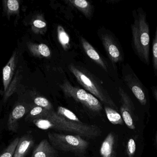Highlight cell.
Masks as SVG:
<instances>
[{
  "instance_id": "obj_1",
  "label": "cell",
  "mask_w": 157,
  "mask_h": 157,
  "mask_svg": "<svg viewBox=\"0 0 157 157\" xmlns=\"http://www.w3.org/2000/svg\"><path fill=\"white\" fill-rule=\"evenodd\" d=\"M32 122L41 130L68 132L89 139L97 138L101 134L100 129L96 125L71 121L60 116L53 109H42L38 119L33 120Z\"/></svg>"
},
{
  "instance_id": "obj_2",
  "label": "cell",
  "mask_w": 157,
  "mask_h": 157,
  "mask_svg": "<svg viewBox=\"0 0 157 157\" xmlns=\"http://www.w3.org/2000/svg\"><path fill=\"white\" fill-rule=\"evenodd\" d=\"M133 24L132 25V46L138 59L146 65L150 64V27L147 14L139 7L133 11Z\"/></svg>"
},
{
  "instance_id": "obj_3",
  "label": "cell",
  "mask_w": 157,
  "mask_h": 157,
  "mask_svg": "<svg viewBox=\"0 0 157 157\" xmlns=\"http://www.w3.org/2000/svg\"><path fill=\"white\" fill-rule=\"evenodd\" d=\"M48 137L49 142L56 150L71 152L78 155L86 154L89 145L87 141L78 135L49 132Z\"/></svg>"
},
{
  "instance_id": "obj_4",
  "label": "cell",
  "mask_w": 157,
  "mask_h": 157,
  "mask_svg": "<svg viewBox=\"0 0 157 157\" xmlns=\"http://www.w3.org/2000/svg\"><path fill=\"white\" fill-rule=\"evenodd\" d=\"M126 81L133 94L141 105L146 106L148 102V90L132 69L131 73L126 77Z\"/></svg>"
},
{
  "instance_id": "obj_5",
  "label": "cell",
  "mask_w": 157,
  "mask_h": 157,
  "mask_svg": "<svg viewBox=\"0 0 157 157\" xmlns=\"http://www.w3.org/2000/svg\"><path fill=\"white\" fill-rule=\"evenodd\" d=\"M123 104L121 108V113L124 122L128 128L135 130V126L132 117V111L133 108L131 99L126 95L122 94Z\"/></svg>"
},
{
  "instance_id": "obj_6",
  "label": "cell",
  "mask_w": 157,
  "mask_h": 157,
  "mask_svg": "<svg viewBox=\"0 0 157 157\" xmlns=\"http://www.w3.org/2000/svg\"><path fill=\"white\" fill-rule=\"evenodd\" d=\"M31 157H59V155L49 142L43 139L34 149Z\"/></svg>"
},
{
  "instance_id": "obj_7",
  "label": "cell",
  "mask_w": 157,
  "mask_h": 157,
  "mask_svg": "<svg viewBox=\"0 0 157 157\" xmlns=\"http://www.w3.org/2000/svg\"><path fill=\"white\" fill-rule=\"evenodd\" d=\"M26 108L22 105H18L14 108L9 116L7 127L9 131L16 132L18 128V122L25 114Z\"/></svg>"
},
{
  "instance_id": "obj_8",
  "label": "cell",
  "mask_w": 157,
  "mask_h": 157,
  "mask_svg": "<svg viewBox=\"0 0 157 157\" xmlns=\"http://www.w3.org/2000/svg\"><path fill=\"white\" fill-rule=\"evenodd\" d=\"M34 143V140L31 135H24L19 139L13 157H25Z\"/></svg>"
},
{
  "instance_id": "obj_9",
  "label": "cell",
  "mask_w": 157,
  "mask_h": 157,
  "mask_svg": "<svg viewBox=\"0 0 157 157\" xmlns=\"http://www.w3.org/2000/svg\"><path fill=\"white\" fill-rule=\"evenodd\" d=\"M114 144V137L112 133H109L103 141L100 149L101 157H112Z\"/></svg>"
},
{
  "instance_id": "obj_10",
  "label": "cell",
  "mask_w": 157,
  "mask_h": 157,
  "mask_svg": "<svg viewBox=\"0 0 157 157\" xmlns=\"http://www.w3.org/2000/svg\"><path fill=\"white\" fill-rule=\"evenodd\" d=\"M73 72L75 75H76L78 80L82 83V84H83L84 86H85V87L87 89H88L90 91L92 94H94L96 96L100 99L101 100L103 101V98L101 96L100 94L99 93L98 90H97V88L94 85V84L92 83V82L90 81V79L88 77H87L84 74L82 73L79 71H78L76 69H75Z\"/></svg>"
},
{
  "instance_id": "obj_11",
  "label": "cell",
  "mask_w": 157,
  "mask_h": 157,
  "mask_svg": "<svg viewBox=\"0 0 157 157\" xmlns=\"http://www.w3.org/2000/svg\"><path fill=\"white\" fill-rule=\"evenodd\" d=\"M105 111L106 116L109 121L113 124L123 125L124 121L121 114L115 110L109 108L105 107Z\"/></svg>"
},
{
  "instance_id": "obj_12",
  "label": "cell",
  "mask_w": 157,
  "mask_h": 157,
  "mask_svg": "<svg viewBox=\"0 0 157 157\" xmlns=\"http://www.w3.org/2000/svg\"><path fill=\"white\" fill-rule=\"evenodd\" d=\"M57 113L60 116L71 121L78 123L82 122L73 112L64 107H59L57 110Z\"/></svg>"
},
{
  "instance_id": "obj_13",
  "label": "cell",
  "mask_w": 157,
  "mask_h": 157,
  "mask_svg": "<svg viewBox=\"0 0 157 157\" xmlns=\"http://www.w3.org/2000/svg\"><path fill=\"white\" fill-rule=\"evenodd\" d=\"M13 59H11L7 65L5 66L3 69V78L5 90H6L8 84L10 82L11 77L13 66Z\"/></svg>"
},
{
  "instance_id": "obj_14",
  "label": "cell",
  "mask_w": 157,
  "mask_h": 157,
  "mask_svg": "<svg viewBox=\"0 0 157 157\" xmlns=\"http://www.w3.org/2000/svg\"><path fill=\"white\" fill-rule=\"evenodd\" d=\"M152 63L154 74L157 77V26L152 42Z\"/></svg>"
},
{
  "instance_id": "obj_15",
  "label": "cell",
  "mask_w": 157,
  "mask_h": 157,
  "mask_svg": "<svg viewBox=\"0 0 157 157\" xmlns=\"http://www.w3.org/2000/svg\"><path fill=\"white\" fill-rule=\"evenodd\" d=\"M20 138H16L0 155V157H13Z\"/></svg>"
},
{
  "instance_id": "obj_16",
  "label": "cell",
  "mask_w": 157,
  "mask_h": 157,
  "mask_svg": "<svg viewBox=\"0 0 157 157\" xmlns=\"http://www.w3.org/2000/svg\"><path fill=\"white\" fill-rule=\"evenodd\" d=\"M83 46L89 57L95 61H99L100 58L98 53L93 49L92 46H90L86 41H83Z\"/></svg>"
},
{
  "instance_id": "obj_17",
  "label": "cell",
  "mask_w": 157,
  "mask_h": 157,
  "mask_svg": "<svg viewBox=\"0 0 157 157\" xmlns=\"http://www.w3.org/2000/svg\"><path fill=\"white\" fill-rule=\"evenodd\" d=\"M34 102L37 106L41 107L46 110H51L52 109V106L51 105L49 101L45 98L40 97L36 98L34 100Z\"/></svg>"
},
{
  "instance_id": "obj_18",
  "label": "cell",
  "mask_w": 157,
  "mask_h": 157,
  "mask_svg": "<svg viewBox=\"0 0 157 157\" xmlns=\"http://www.w3.org/2000/svg\"><path fill=\"white\" fill-rule=\"evenodd\" d=\"M58 35L60 42L63 45L68 44L70 41L69 36L64 31L62 27L59 26L58 27Z\"/></svg>"
},
{
  "instance_id": "obj_19",
  "label": "cell",
  "mask_w": 157,
  "mask_h": 157,
  "mask_svg": "<svg viewBox=\"0 0 157 157\" xmlns=\"http://www.w3.org/2000/svg\"><path fill=\"white\" fill-rule=\"evenodd\" d=\"M136 150V145L134 140L131 138L127 143V152L129 157H133Z\"/></svg>"
},
{
  "instance_id": "obj_20",
  "label": "cell",
  "mask_w": 157,
  "mask_h": 157,
  "mask_svg": "<svg viewBox=\"0 0 157 157\" xmlns=\"http://www.w3.org/2000/svg\"><path fill=\"white\" fill-rule=\"evenodd\" d=\"M87 95L88 93H87L84 89H79L76 92L75 97L78 101H80L86 106Z\"/></svg>"
},
{
  "instance_id": "obj_21",
  "label": "cell",
  "mask_w": 157,
  "mask_h": 157,
  "mask_svg": "<svg viewBox=\"0 0 157 157\" xmlns=\"http://www.w3.org/2000/svg\"><path fill=\"white\" fill-rule=\"evenodd\" d=\"M109 52L110 55L115 59H119L121 56V52L117 46L112 44L109 48Z\"/></svg>"
},
{
  "instance_id": "obj_22",
  "label": "cell",
  "mask_w": 157,
  "mask_h": 157,
  "mask_svg": "<svg viewBox=\"0 0 157 157\" xmlns=\"http://www.w3.org/2000/svg\"><path fill=\"white\" fill-rule=\"evenodd\" d=\"M38 50L40 53L44 57H48L50 55V51L46 44H40L39 45Z\"/></svg>"
},
{
  "instance_id": "obj_23",
  "label": "cell",
  "mask_w": 157,
  "mask_h": 157,
  "mask_svg": "<svg viewBox=\"0 0 157 157\" xmlns=\"http://www.w3.org/2000/svg\"><path fill=\"white\" fill-rule=\"evenodd\" d=\"M7 6L11 11H16L19 8V4L16 0H9L7 2Z\"/></svg>"
},
{
  "instance_id": "obj_24",
  "label": "cell",
  "mask_w": 157,
  "mask_h": 157,
  "mask_svg": "<svg viewBox=\"0 0 157 157\" xmlns=\"http://www.w3.org/2000/svg\"><path fill=\"white\" fill-rule=\"evenodd\" d=\"M75 3L77 6L81 8H86L88 6L87 2L85 0H75Z\"/></svg>"
},
{
  "instance_id": "obj_25",
  "label": "cell",
  "mask_w": 157,
  "mask_h": 157,
  "mask_svg": "<svg viewBox=\"0 0 157 157\" xmlns=\"http://www.w3.org/2000/svg\"><path fill=\"white\" fill-rule=\"evenodd\" d=\"M33 24H34V26L36 27L40 28H44L46 27V23L45 22H43V21H41L40 20H36L33 22Z\"/></svg>"
},
{
  "instance_id": "obj_26",
  "label": "cell",
  "mask_w": 157,
  "mask_h": 157,
  "mask_svg": "<svg viewBox=\"0 0 157 157\" xmlns=\"http://www.w3.org/2000/svg\"><path fill=\"white\" fill-rule=\"evenodd\" d=\"M151 90L154 97L157 101V85H153L151 87Z\"/></svg>"
},
{
  "instance_id": "obj_27",
  "label": "cell",
  "mask_w": 157,
  "mask_h": 157,
  "mask_svg": "<svg viewBox=\"0 0 157 157\" xmlns=\"http://www.w3.org/2000/svg\"><path fill=\"white\" fill-rule=\"evenodd\" d=\"M156 142L157 143V136H156Z\"/></svg>"
}]
</instances>
